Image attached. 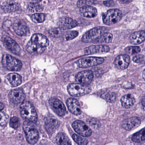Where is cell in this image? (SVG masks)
<instances>
[{
	"mask_svg": "<svg viewBox=\"0 0 145 145\" xmlns=\"http://www.w3.org/2000/svg\"><path fill=\"white\" fill-rule=\"evenodd\" d=\"M80 13L82 16L87 18H94L98 14L97 9L91 6H87L81 8Z\"/></svg>",
	"mask_w": 145,
	"mask_h": 145,
	"instance_id": "obj_22",
	"label": "cell"
},
{
	"mask_svg": "<svg viewBox=\"0 0 145 145\" xmlns=\"http://www.w3.org/2000/svg\"><path fill=\"white\" fill-rule=\"evenodd\" d=\"M113 39V35L110 32H106L101 36L97 43H110Z\"/></svg>",
	"mask_w": 145,
	"mask_h": 145,
	"instance_id": "obj_30",
	"label": "cell"
},
{
	"mask_svg": "<svg viewBox=\"0 0 145 145\" xmlns=\"http://www.w3.org/2000/svg\"><path fill=\"white\" fill-rule=\"evenodd\" d=\"M4 45L5 47L12 53L20 55L21 53V48L18 44L12 38L6 37L4 39Z\"/></svg>",
	"mask_w": 145,
	"mask_h": 145,
	"instance_id": "obj_17",
	"label": "cell"
},
{
	"mask_svg": "<svg viewBox=\"0 0 145 145\" xmlns=\"http://www.w3.org/2000/svg\"><path fill=\"white\" fill-rule=\"evenodd\" d=\"M130 58L127 54H122L117 57L114 61V65L118 69H125L130 63Z\"/></svg>",
	"mask_w": 145,
	"mask_h": 145,
	"instance_id": "obj_14",
	"label": "cell"
},
{
	"mask_svg": "<svg viewBox=\"0 0 145 145\" xmlns=\"http://www.w3.org/2000/svg\"><path fill=\"white\" fill-rule=\"evenodd\" d=\"M56 140L59 145H72L70 139L64 133L58 134L56 137Z\"/></svg>",
	"mask_w": 145,
	"mask_h": 145,
	"instance_id": "obj_27",
	"label": "cell"
},
{
	"mask_svg": "<svg viewBox=\"0 0 145 145\" xmlns=\"http://www.w3.org/2000/svg\"><path fill=\"white\" fill-rule=\"evenodd\" d=\"M45 48L40 46L31 41L28 42L26 46L27 52L33 55L41 54L45 51Z\"/></svg>",
	"mask_w": 145,
	"mask_h": 145,
	"instance_id": "obj_23",
	"label": "cell"
},
{
	"mask_svg": "<svg viewBox=\"0 0 145 145\" xmlns=\"http://www.w3.org/2000/svg\"><path fill=\"white\" fill-rule=\"evenodd\" d=\"M45 123L48 132L53 133L59 127L60 122L55 117L49 116L45 118Z\"/></svg>",
	"mask_w": 145,
	"mask_h": 145,
	"instance_id": "obj_19",
	"label": "cell"
},
{
	"mask_svg": "<svg viewBox=\"0 0 145 145\" xmlns=\"http://www.w3.org/2000/svg\"><path fill=\"white\" fill-rule=\"evenodd\" d=\"M27 8L29 11L33 13L42 12L43 8V6L41 4L34 2H31L29 3Z\"/></svg>",
	"mask_w": 145,
	"mask_h": 145,
	"instance_id": "obj_29",
	"label": "cell"
},
{
	"mask_svg": "<svg viewBox=\"0 0 145 145\" xmlns=\"http://www.w3.org/2000/svg\"><path fill=\"white\" fill-rule=\"evenodd\" d=\"M88 123L93 128L98 129L100 127L99 121L95 118H90L87 120Z\"/></svg>",
	"mask_w": 145,
	"mask_h": 145,
	"instance_id": "obj_39",
	"label": "cell"
},
{
	"mask_svg": "<svg viewBox=\"0 0 145 145\" xmlns=\"http://www.w3.org/2000/svg\"><path fill=\"white\" fill-rule=\"evenodd\" d=\"M144 56L142 55H138L134 57L133 58V61L135 63H139L144 61Z\"/></svg>",
	"mask_w": 145,
	"mask_h": 145,
	"instance_id": "obj_41",
	"label": "cell"
},
{
	"mask_svg": "<svg viewBox=\"0 0 145 145\" xmlns=\"http://www.w3.org/2000/svg\"><path fill=\"white\" fill-rule=\"evenodd\" d=\"M132 140L135 143H143L145 140V129H141L133 135L132 138Z\"/></svg>",
	"mask_w": 145,
	"mask_h": 145,
	"instance_id": "obj_28",
	"label": "cell"
},
{
	"mask_svg": "<svg viewBox=\"0 0 145 145\" xmlns=\"http://www.w3.org/2000/svg\"><path fill=\"white\" fill-rule=\"evenodd\" d=\"M46 16V15L45 14H35L31 16V20L34 23L36 24L43 23L45 20Z\"/></svg>",
	"mask_w": 145,
	"mask_h": 145,
	"instance_id": "obj_31",
	"label": "cell"
},
{
	"mask_svg": "<svg viewBox=\"0 0 145 145\" xmlns=\"http://www.w3.org/2000/svg\"><path fill=\"white\" fill-rule=\"evenodd\" d=\"M49 105L53 110L60 116H63L66 113V108L63 102L56 98L50 99Z\"/></svg>",
	"mask_w": 145,
	"mask_h": 145,
	"instance_id": "obj_9",
	"label": "cell"
},
{
	"mask_svg": "<svg viewBox=\"0 0 145 145\" xmlns=\"http://www.w3.org/2000/svg\"><path fill=\"white\" fill-rule=\"evenodd\" d=\"M20 110L23 118L33 123H36L37 121L36 112L33 106L29 101H24L22 103L20 107Z\"/></svg>",
	"mask_w": 145,
	"mask_h": 145,
	"instance_id": "obj_1",
	"label": "cell"
},
{
	"mask_svg": "<svg viewBox=\"0 0 145 145\" xmlns=\"http://www.w3.org/2000/svg\"><path fill=\"white\" fill-rule=\"evenodd\" d=\"M141 103H142V105H143V107H144V108L145 107V99L144 97H143V99L142 100V101H141Z\"/></svg>",
	"mask_w": 145,
	"mask_h": 145,
	"instance_id": "obj_45",
	"label": "cell"
},
{
	"mask_svg": "<svg viewBox=\"0 0 145 145\" xmlns=\"http://www.w3.org/2000/svg\"><path fill=\"white\" fill-rule=\"evenodd\" d=\"M103 58L87 57L79 59L77 62L78 67L81 68H89L101 64L104 62Z\"/></svg>",
	"mask_w": 145,
	"mask_h": 145,
	"instance_id": "obj_7",
	"label": "cell"
},
{
	"mask_svg": "<svg viewBox=\"0 0 145 145\" xmlns=\"http://www.w3.org/2000/svg\"><path fill=\"white\" fill-rule=\"evenodd\" d=\"M125 51L127 53L131 55L137 54L140 52V48L139 47L135 46H128L126 48Z\"/></svg>",
	"mask_w": 145,
	"mask_h": 145,
	"instance_id": "obj_35",
	"label": "cell"
},
{
	"mask_svg": "<svg viewBox=\"0 0 145 145\" xmlns=\"http://www.w3.org/2000/svg\"><path fill=\"white\" fill-rule=\"evenodd\" d=\"M72 127L78 134L84 137H89L92 135V131L85 123L80 120L75 121Z\"/></svg>",
	"mask_w": 145,
	"mask_h": 145,
	"instance_id": "obj_8",
	"label": "cell"
},
{
	"mask_svg": "<svg viewBox=\"0 0 145 145\" xmlns=\"http://www.w3.org/2000/svg\"><path fill=\"white\" fill-rule=\"evenodd\" d=\"M72 137L74 141L79 145H87L88 143L87 140L86 138L74 134Z\"/></svg>",
	"mask_w": 145,
	"mask_h": 145,
	"instance_id": "obj_32",
	"label": "cell"
},
{
	"mask_svg": "<svg viewBox=\"0 0 145 145\" xmlns=\"http://www.w3.org/2000/svg\"><path fill=\"white\" fill-rule=\"evenodd\" d=\"M9 124L10 127L12 128H18L20 126V121L18 118L15 117H14L11 118Z\"/></svg>",
	"mask_w": 145,
	"mask_h": 145,
	"instance_id": "obj_40",
	"label": "cell"
},
{
	"mask_svg": "<svg viewBox=\"0 0 145 145\" xmlns=\"http://www.w3.org/2000/svg\"><path fill=\"white\" fill-rule=\"evenodd\" d=\"M7 78L12 87H17L20 85L22 83V77L18 73H9L7 76Z\"/></svg>",
	"mask_w": 145,
	"mask_h": 145,
	"instance_id": "obj_25",
	"label": "cell"
},
{
	"mask_svg": "<svg viewBox=\"0 0 145 145\" xmlns=\"http://www.w3.org/2000/svg\"><path fill=\"white\" fill-rule=\"evenodd\" d=\"M145 40L144 31H140L134 32L131 35L129 38L130 43L133 45H138Z\"/></svg>",
	"mask_w": 145,
	"mask_h": 145,
	"instance_id": "obj_21",
	"label": "cell"
},
{
	"mask_svg": "<svg viewBox=\"0 0 145 145\" xmlns=\"http://www.w3.org/2000/svg\"><path fill=\"white\" fill-rule=\"evenodd\" d=\"M67 89L72 96L79 97L89 93L91 92V88L87 84L72 83L68 85Z\"/></svg>",
	"mask_w": 145,
	"mask_h": 145,
	"instance_id": "obj_4",
	"label": "cell"
},
{
	"mask_svg": "<svg viewBox=\"0 0 145 145\" xmlns=\"http://www.w3.org/2000/svg\"><path fill=\"white\" fill-rule=\"evenodd\" d=\"M94 78L93 72L91 71H84L79 72L77 74L75 80L80 84H89L93 81Z\"/></svg>",
	"mask_w": 145,
	"mask_h": 145,
	"instance_id": "obj_11",
	"label": "cell"
},
{
	"mask_svg": "<svg viewBox=\"0 0 145 145\" xmlns=\"http://www.w3.org/2000/svg\"><path fill=\"white\" fill-rule=\"evenodd\" d=\"M23 128L26 140L30 144H35L38 140L39 133L33 123L29 121H25L23 124Z\"/></svg>",
	"mask_w": 145,
	"mask_h": 145,
	"instance_id": "obj_2",
	"label": "cell"
},
{
	"mask_svg": "<svg viewBox=\"0 0 145 145\" xmlns=\"http://www.w3.org/2000/svg\"><path fill=\"white\" fill-rule=\"evenodd\" d=\"M31 41L43 48H46L49 44V41L48 38L45 35L41 34H34L31 37Z\"/></svg>",
	"mask_w": 145,
	"mask_h": 145,
	"instance_id": "obj_20",
	"label": "cell"
},
{
	"mask_svg": "<svg viewBox=\"0 0 145 145\" xmlns=\"http://www.w3.org/2000/svg\"><path fill=\"white\" fill-rule=\"evenodd\" d=\"M30 1H33L35 2H40L41 1V0H30Z\"/></svg>",
	"mask_w": 145,
	"mask_h": 145,
	"instance_id": "obj_46",
	"label": "cell"
},
{
	"mask_svg": "<svg viewBox=\"0 0 145 145\" xmlns=\"http://www.w3.org/2000/svg\"><path fill=\"white\" fill-rule=\"evenodd\" d=\"M122 17L121 10L117 8L110 9L103 14V22L106 25H112L119 22Z\"/></svg>",
	"mask_w": 145,
	"mask_h": 145,
	"instance_id": "obj_5",
	"label": "cell"
},
{
	"mask_svg": "<svg viewBox=\"0 0 145 145\" xmlns=\"http://www.w3.org/2000/svg\"><path fill=\"white\" fill-rule=\"evenodd\" d=\"M8 119V116L6 113L0 112V126H3L6 125Z\"/></svg>",
	"mask_w": 145,
	"mask_h": 145,
	"instance_id": "obj_38",
	"label": "cell"
},
{
	"mask_svg": "<svg viewBox=\"0 0 145 145\" xmlns=\"http://www.w3.org/2000/svg\"><path fill=\"white\" fill-rule=\"evenodd\" d=\"M107 32L106 29L104 27H96L86 32L82 38V41L85 43H97L101 36Z\"/></svg>",
	"mask_w": 145,
	"mask_h": 145,
	"instance_id": "obj_3",
	"label": "cell"
},
{
	"mask_svg": "<svg viewBox=\"0 0 145 145\" xmlns=\"http://www.w3.org/2000/svg\"><path fill=\"white\" fill-rule=\"evenodd\" d=\"M59 28L61 30H67L73 29L78 25L77 22L75 20L69 17H62L58 22Z\"/></svg>",
	"mask_w": 145,
	"mask_h": 145,
	"instance_id": "obj_12",
	"label": "cell"
},
{
	"mask_svg": "<svg viewBox=\"0 0 145 145\" xmlns=\"http://www.w3.org/2000/svg\"><path fill=\"white\" fill-rule=\"evenodd\" d=\"M135 100L134 97L132 95L127 94L123 96L121 99L122 105L124 108H130L133 106L135 103Z\"/></svg>",
	"mask_w": 145,
	"mask_h": 145,
	"instance_id": "obj_26",
	"label": "cell"
},
{
	"mask_svg": "<svg viewBox=\"0 0 145 145\" xmlns=\"http://www.w3.org/2000/svg\"><path fill=\"white\" fill-rule=\"evenodd\" d=\"M2 63L4 68L11 71H18L22 68L21 62L18 59L9 54L3 55Z\"/></svg>",
	"mask_w": 145,
	"mask_h": 145,
	"instance_id": "obj_6",
	"label": "cell"
},
{
	"mask_svg": "<svg viewBox=\"0 0 145 145\" xmlns=\"http://www.w3.org/2000/svg\"><path fill=\"white\" fill-rule=\"evenodd\" d=\"M110 50V48L106 45H95L86 48L84 49V53L85 55H90L108 52Z\"/></svg>",
	"mask_w": 145,
	"mask_h": 145,
	"instance_id": "obj_13",
	"label": "cell"
},
{
	"mask_svg": "<svg viewBox=\"0 0 145 145\" xmlns=\"http://www.w3.org/2000/svg\"><path fill=\"white\" fill-rule=\"evenodd\" d=\"M13 28L15 33L20 36H29L30 30L29 27L24 22L17 21L13 24Z\"/></svg>",
	"mask_w": 145,
	"mask_h": 145,
	"instance_id": "obj_15",
	"label": "cell"
},
{
	"mask_svg": "<svg viewBox=\"0 0 145 145\" xmlns=\"http://www.w3.org/2000/svg\"><path fill=\"white\" fill-rule=\"evenodd\" d=\"M49 33L51 36L56 38L60 37L64 35L63 30L59 28H52L49 30Z\"/></svg>",
	"mask_w": 145,
	"mask_h": 145,
	"instance_id": "obj_33",
	"label": "cell"
},
{
	"mask_svg": "<svg viewBox=\"0 0 145 145\" xmlns=\"http://www.w3.org/2000/svg\"><path fill=\"white\" fill-rule=\"evenodd\" d=\"M143 78H144V76H145V70L144 71V72H143Z\"/></svg>",
	"mask_w": 145,
	"mask_h": 145,
	"instance_id": "obj_47",
	"label": "cell"
},
{
	"mask_svg": "<svg viewBox=\"0 0 145 145\" xmlns=\"http://www.w3.org/2000/svg\"><path fill=\"white\" fill-rule=\"evenodd\" d=\"M116 95L112 92H108L105 94L104 95V99H105L108 102L112 103L115 101L116 99Z\"/></svg>",
	"mask_w": 145,
	"mask_h": 145,
	"instance_id": "obj_36",
	"label": "cell"
},
{
	"mask_svg": "<svg viewBox=\"0 0 145 145\" xmlns=\"http://www.w3.org/2000/svg\"><path fill=\"white\" fill-rule=\"evenodd\" d=\"M104 4L105 6L107 7H112L115 6V3L113 1H104Z\"/></svg>",
	"mask_w": 145,
	"mask_h": 145,
	"instance_id": "obj_42",
	"label": "cell"
},
{
	"mask_svg": "<svg viewBox=\"0 0 145 145\" xmlns=\"http://www.w3.org/2000/svg\"><path fill=\"white\" fill-rule=\"evenodd\" d=\"M141 121L137 117H133L123 121L122 127L127 131H130L138 127L140 125Z\"/></svg>",
	"mask_w": 145,
	"mask_h": 145,
	"instance_id": "obj_16",
	"label": "cell"
},
{
	"mask_svg": "<svg viewBox=\"0 0 145 145\" xmlns=\"http://www.w3.org/2000/svg\"><path fill=\"white\" fill-rule=\"evenodd\" d=\"M69 111L74 115L78 116L81 113V110L79 102L75 99L70 98L66 101Z\"/></svg>",
	"mask_w": 145,
	"mask_h": 145,
	"instance_id": "obj_18",
	"label": "cell"
},
{
	"mask_svg": "<svg viewBox=\"0 0 145 145\" xmlns=\"http://www.w3.org/2000/svg\"><path fill=\"white\" fill-rule=\"evenodd\" d=\"M9 100L13 104L23 103L26 99V95L21 89H16L10 91L9 95Z\"/></svg>",
	"mask_w": 145,
	"mask_h": 145,
	"instance_id": "obj_10",
	"label": "cell"
},
{
	"mask_svg": "<svg viewBox=\"0 0 145 145\" xmlns=\"http://www.w3.org/2000/svg\"><path fill=\"white\" fill-rule=\"evenodd\" d=\"M0 82H1V80H0Z\"/></svg>",
	"mask_w": 145,
	"mask_h": 145,
	"instance_id": "obj_48",
	"label": "cell"
},
{
	"mask_svg": "<svg viewBox=\"0 0 145 145\" xmlns=\"http://www.w3.org/2000/svg\"><path fill=\"white\" fill-rule=\"evenodd\" d=\"M93 0H79L77 3V7L79 8L90 6L94 4Z\"/></svg>",
	"mask_w": 145,
	"mask_h": 145,
	"instance_id": "obj_37",
	"label": "cell"
},
{
	"mask_svg": "<svg viewBox=\"0 0 145 145\" xmlns=\"http://www.w3.org/2000/svg\"><path fill=\"white\" fill-rule=\"evenodd\" d=\"M19 8V5L17 3L14 1H9L4 3L1 8L5 12L10 13L18 11Z\"/></svg>",
	"mask_w": 145,
	"mask_h": 145,
	"instance_id": "obj_24",
	"label": "cell"
},
{
	"mask_svg": "<svg viewBox=\"0 0 145 145\" xmlns=\"http://www.w3.org/2000/svg\"><path fill=\"white\" fill-rule=\"evenodd\" d=\"M78 32L75 31H66L64 34V39L66 41L70 40L78 36Z\"/></svg>",
	"mask_w": 145,
	"mask_h": 145,
	"instance_id": "obj_34",
	"label": "cell"
},
{
	"mask_svg": "<svg viewBox=\"0 0 145 145\" xmlns=\"http://www.w3.org/2000/svg\"><path fill=\"white\" fill-rule=\"evenodd\" d=\"M120 2L122 3H129L133 1V0H118Z\"/></svg>",
	"mask_w": 145,
	"mask_h": 145,
	"instance_id": "obj_43",
	"label": "cell"
},
{
	"mask_svg": "<svg viewBox=\"0 0 145 145\" xmlns=\"http://www.w3.org/2000/svg\"><path fill=\"white\" fill-rule=\"evenodd\" d=\"M4 105L2 103L0 102V111L2 110L4 108Z\"/></svg>",
	"mask_w": 145,
	"mask_h": 145,
	"instance_id": "obj_44",
	"label": "cell"
}]
</instances>
